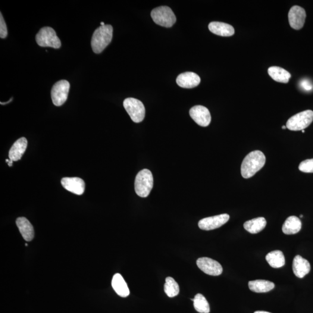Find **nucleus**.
I'll return each mask as SVG.
<instances>
[{"instance_id":"obj_14","label":"nucleus","mask_w":313,"mask_h":313,"mask_svg":"<svg viewBox=\"0 0 313 313\" xmlns=\"http://www.w3.org/2000/svg\"><path fill=\"white\" fill-rule=\"evenodd\" d=\"M201 81L200 77L193 72L181 73L177 78L178 86L184 89H193L198 86Z\"/></svg>"},{"instance_id":"obj_22","label":"nucleus","mask_w":313,"mask_h":313,"mask_svg":"<svg viewBox=\"0 0 313 313\" xmlns=\"http://www.w3.org/2000/svg\"><path fill=\"white\" fill-rule=\"evenodd\" d=\"M267 224L265 218H256L246 221L244 224L245 229L251 234H257L264 229Z\"/></svg>"},{"instance_id":"obj_3","label":"nucleus","mask_w":313,"mask_h":313,"mask_svg":"<svg viewBox=\"0 0 313 313\" xmlns=\"http://www.w3.org/2000/svg\"><path fill=\"white\" fill-rule=\"evenodd\" d=\"M153 177L151 171L147 169L137 174L134 181V190L137 196L143 198L148 197L153 189Z\"/></svg>"},{"instance_id":"obj_28","label":"nucleus","mask_w":313,"mask_h":313,"mask_svg":"<svg viewBox=\"0 0 313 313\" xmlns=\"http://www.w3.org/2000/svg\"><path fill=\"white\" fill-rule=\"evenodd\" d=\"M0 37L1 39H5L8 36L7 24L1 13L0 14Z\"/></svg>"},{"instance_id":"obj_24","label":"nucleus","mask_w":313,"mask_h":313,"mask_svg":"<svg viewBox=\"0 0 313 313\" xmlns=\"http://www.w3.org/2000/svg\"><path fill=\"white\" fill-rule=\"evenodd\" d=\"M266 261L271 268H280L284 266L286 261L283 252L276 250L268 253L266 256Z\"/></svg>"},{"instance_id":"obj_5","label":"nucleus","mask_w":313,"mask_h":313,"mask_svg":"<svg viewBox=\"0 0 313 313\" xmlns=\"http://www.w3.org/2000/svg\"><path fill=\"white\" fill-rule=\"evenodd\" d=\"M38 45L42 47H52L59 49L61 46V42L56 35L55 31L50 27H45L41 29L36 36Z\"/></svg>"},{"instance_id":"obj_23","label":"nucleus","mask_w":313,"mask_h":313,"mask_svg":"<svg viewBox=\"0 0 313 313\" xmlns=\"http://www.w3.org/2000/svg\"><path fill=\"white\" fill-rule=\"evenodd\" d=\"M268 73L274 81L278 83H288L291 77L289 71L278 67H269Z\"/></svg>"},{"instance_id":"obj_34","label":"nucleus","mask_w":313,"mask_h":313,"mask_svg":"<svg viewBox=\"0 0 313 313\" xmlns=\"http://www.w3.org/2000/svg\"><path fill=\"white\" fill-rule=\"evenodd\" d=\"M282 128H283V129L285 130V129H286L287 127H286V126H283V127H282Z\"/></svg>"},{"instance_id":"obj_18","label":"nucleus","mask_w":313,"mask_h":313,"mask_svg":"<svg viewBox=\"0 0 313 313\" xmlns=\"http://www.w3.org/2000/svg\"><path fill=\"white\" fill-rule=\"evenodd\" d=\"M17 226L20 233L24 240L30 242L33 239L34 236V230L32 224L26 218H18L16 221Z\"/></svg>"},{"instance_id":"obj_31","label":"nucleus","mask_w":313,"mask_h":313,"mask_svg":"<svg viewBox=\"0 0 313 313\" xmlns=\"http://www.w3.org/2000/svg\"><path fill=\"white\" fill-rule=\"evenodd\" d=\"M12 101V98H11V99L9 100V101L8 102H1V104L2 105H5V104H7V103H9V102H11Z\"/></svg>"},{"instance_id":"obj_4","label":"nucleus","mask_w":313,"mask_h":313,"mask_svg":"<svg viewBox=\"0 0 313 313\" xmlns=\"http://www.w3.org/2000/svg\"><path fill=\"white\" fill-rule=\"evenodd\" d=\"M153 21L159 26L171 27L176 23L177 18L172 9L167 6L156 8L152 11Z\"/></svg>"},{"instance_id":"obj_26","label":"nucleus","mask_w":313,"mask_h":313,"mask_svg":"<svg viewBox=\"0 0 313 313\" xmlns=\"http://www.w3.org/2000/svg\"><path fill=\"white\" fill-rule=\"evenodd\" d=\"M164 291L170 297L177 296L179 293V286L173 278L168 277L165 279Z\"/></svg>"},{"instance_id":"obj_8","label":"nucleus","mask_w":313,"mask_h":313,"mask_svg":"<svg viewBox=\"0 0 313 313\" xmlns=\"http://www.w3.org/2000/svg\"><path fill=\"white\" fill-rule=\"evenodd\" d=\"M70 83L67 80H61L52 87L51 98L52 103L56 106H61L67 101Z\"/></svg>"},{"instance_id":"obj_20","label":"nucleus","mask_w":313,"mask_h":313,"mask_svg":"<svg viewBox=\"0 0 313 313\" xmlns=\"http://www.w3.org/2000/svg\"><path fill=\"white\" fill-rule=\"evenodd\" d=\"M302 228V222L295 216H291L285 221L282 230L287 235L295 234L299 232Z\"/></svg>"},{"instance_id":"obj_15","label":"nucleus","mask_w":313,"mask_h":313,"mask_svg":"<svg viewBox=\"0 0 313 313\" xmlns=\"http://www.w3.org/2000/svg\"><path fill=\"white\" fill-rule=\"evenodd\" d=\"M292 269L297 277L302 278L311 271V266L308 260L301 256L296 255L293 259Z\"/></svg>"},{"instance_id":"obj_16","label":"nucleus","mask_w":313,"mask_h":313,"mask_svg":"<svg viewBox=\"0 0 313 313\" xmlns=\"http://www.w3.org/2000/svg\"><path fill=\"white\" fill-rule=\"evenodd\" d=\"M27 146V140L25 137L19 139L12 146L9 152V159L13 161H18L22 157V156Z\"/></svg>"},{"instance_id":"obj_1","label":"nucleus","mask_w":313,"mask_h":313,"mask_svg":"<svg viewBox=\"0 0 313 313\" xmlns=\"http://www.w3.org/2000/svg\"><path fill=\"white\" fill-rule=\"evenodd\" d=\"M265 162L266 156L262 152L255 150L250 152L242 162L241 172L243 177L245 179L252 177L264 167Z\"/></svg>"},{"instance_id":"obj_10","label":"nucleus","mask_w":313,"mask_h":313,"mask_svg":"<svg viewBox=\"0 0 313 313\" xmlns=\"http://www.w3.org/2000/svg\"><path fill=\"white\" fill-rule=\"evenodd\" d=\"M229 219L230 216L227 214L203 218L199 221V226L203 230H214L226 224Z\"/></svg>"},{"instance_id":"obj_13","label":"nucleus","mask_w":313,"mask_h":313,"mask_svg":"<svg viewBox=\"0 0 313 313\" xmlns=\"http://www.w3.org/2000/svg\"><path fill=\"white\" fill-rule=\"evenodd\" d=\"M61 183L66 190L75 195H82L85 191V182L79 178H64Z\"/></svg>"},{"instance_id":"obj_2","label":"nucleus","mask_w":313,"mask_h":313,"mask_svg":"<svg viewBox=\"0 0 313 313\" xmlns=\"http://www.w3.org/2000/svg\"><path fill=\"white\" fill-rule=\"evenodd\" d=\"M112 32L113 29L110 24L101 26L94 31L91 40V46L95 54H101L111 43Z\"/></svg>"},{"instance_id":"obj_27","label":"nucleus","mask_w":313,"mask_h":313,"mask_svg":"<svg viewBox=\"0 0 313 313\" xmlns=\"http://www.w3.org/2000/svg\"><path fill=\"white\" fill-rule=\"evenodd\" d=\"M299 170L305 173H313V158L303 161L299 166Z\"/></svg>"},{"instance_id":"obj_35","label":"nucleus","mask_w":313,"mask_h":313,"mask_svg":"<svg viewBox=\"0 0 313 313\" xmlns=\"http://www.w3.org/2000/svg\"><path fill=\"white\" fill-rule=\"evenodd\" d=\"M300 218H302V217H303V215H300Z\"/></svg>"},{"instance_id":"obj_33","label":"nucleus","mask_w":313,"mask_h":313,"mask_svg":"<svg viewBox=\"0 0 313 313\" xmlns=\"http://www.w3.org/2000/svg\"><path fill=\"white\" fill-rule=\"evenodd\" d=\"M101 26H104V25H105V24L104 22H101Z\"/></svg>"},{"instance_id":"obj_9","label":"nucleus","mask_w":313,"mask_h":313,"mask_svg":"<svg viewBox=\"0 0 313 313\" xmlns=\"http://www.w3.org/2000/svg\"><path fill=\"white\" fill-rule=\"evenodd\" d=\"M197 265L203 273L213 276H218L223 272V268L221 265L211 258H199L197 259Z\"/></svg>"},{"instance_id":"obj_30","label":"nucleus","mask_w":313,"mask_h":313,"mask_svg":"<svg viewBox=\"0 0 313 313\" xmlns=\"http://www.w3.org/2000/svg\"><path fill=\"white\" fill-rule=\"evenodd\" d=\"M6 162H7L9 167H11V166L12 165V163H13V161L11 160V159H6Z\"/></svg>"},{"instance_id":"obj_12","label":"nucleus","mask_w":313,"mask_h":313,"mask_svg":"<svg viewBox=\"0 0 313 313\" xmlns=\"http://www.w3.org/2000/svg\"><path fill=\"white\" fill-rule=\"evenodd\" d=\"M306 13L304 8L299 6H293L289 13V23L291 27L295 30H300L304 26Z\"/></svg>"},{"instance_id":"obj_11","label":"nucleus","mask_w":313,"mask_h":313,"mask_svg":"<svg viewBox=\"0 0 313 313\" xmlns=\"http://www.w3.org/2000/svg\"><path fill=\"white\" fill-rule=\"evenodd\" d=\"M190 115L196 123L203 127L211 123V116L208 109L203 106H195L190 110Z\"/></svg>"},{"instance_id":"obj_17","label":"nucleus","mask_w":313,"mask_h":313,"mask_svg":"<svg viewBox=\"0 0 313 313\" xmlns=\"http://www.w3.org/2000/svg\"><path fill=\"white\" fill-rule=\"evenodd\" d=\"M209 30L216 35L230 37L235 33L234 27L231 25L219 22H212L208 25Z\"/></svg>"},{"instance_id":"obj_6","label":"nucleus","mask_w":313,"mask_h":313,"mask_svg":"<svg viewBox=\"0 0 313 313\" xmlns=\"http://www.w3.org/2000/svg\"><path fill=\"white\" fill-rule=\"evenodd\" d=\"M313 121V112L311 110L293 115L287 122L286 127L291 131H302L308 127Z\"/></svg>"},{"instance_id":"obj_25","label":"nucleus","mask_w":313,"mask_h":313,"mask_svg":"<svg viewBox=\"0 0 313 313\" xmlns=\"http://www.w3.org/2000/svg\"><path fill=\"white\" fill-rule=\"evenodd\" d=\"M194 307L197 312L200 313H209L210 312L209 303L202 294L198 293L193 300Z\"/></svg>"},{"instance_id":"obj_36","label":"nucleus","mask_w":313,"mask_h":313,"mask_svg":"<svg viewBox=\"0 0 313 313\" xmlns=\"http://www.w3.org/2000/svg\"><path fill=\"white\" fill-rule=\"evenodd\" d=\"M302 133H305V130H302Z\"/></svg>"},{"instance_id":"obj_29","label":"nucleus","mask_w":313,"mask_h":313,"mask_svg":"<svg viewBox=\"0 0 313 313\" xmlns=\"http://www.w3.org/2000/svg\"><path fill=\"white\" fill-rule=\"evenodd\" d=\"M300 86L303 89L306 90H311L313 89V85L311 82L308 80H303L300 82Z\"/></svg>"},{"instance_id":"obj_7","label":"nucleus","mask_w":313,"mask_h":313,"mask_svg":"<svg viewBox=\"0 0 313 313\" xmlns=\"http://www.w3.org/2000/svg\"><path fill=\"white\" fill-rule=\"evenodd\" d=\"M124 107L134 123L142 122L145 117V108L138 99L129 98L124 100Z\"/></svg>"},{"instance_id":"obj_21","label":"nucleus","mask_w":313,"mask_h":313,"mask_svg":"<svg viewBox=\"0 0 313 313\" xmlns=\"http://www.w3.org/2000/svg\"><path fill=\"white\" fill-rule=\"evenodd\" d=\"M249 289L256 293H265L274 289L275 285L271 281L257 280L250 281L248 283Z\"/></svg>"},{"instance_id":"obj_19","label":"nucleus","mask_w":313,"mask_h":313,"mask_svg":"<svg viewBox=\"0 0 313 313\" xmlns=\"http://www.w3.org/2000/svg\"><path fill=\"white\" fill-rule=\"evenodd\" d=\"M112 289L117 295L123 297H126L130 295V290L126 282L120 274H115L112 277Z\"/></svg>"},{"instance_id":"obj_32","label":"nucleus","mask_w":313,"mask_h":313,"mask_svg":"<svg viewBox=\"0 0 313 313\" xmlns=\"http://www.w3.org/2000/svg\"><path fill=\"white\" fill-rule=\"evenodd\" d=\"M254 313H271L264 312V311H256Z\"/></svg>"}]
</instances>
